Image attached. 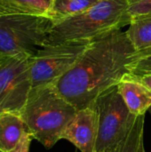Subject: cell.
<instances>
[{"instance_id": "obj_18", "label": "cell", "mask_w": 151, "mask_h": 152, "mask_svg": "<svg viewBox=\"0 0 151 152\" xmlns=\"http://www.w3.org/2000/svg\"><path fill=\"white\" fill-rule=\"evenodd\" d=\"M2 59H3V57H2V56H1V55H0V61H1V60H2Z\"/></svg>"}, {"instance_id": "obj_12", "label": "cell", "mask_w": 151, "mask_h": 152, "mask_svg": "<svg viewBox=\"0 0 151 152\" xmlns=\"http://www.w3.org/2000/svg\"><path fill=\"white\" fill-rule=\"evenodd\" d=\"M99 1L100 0H53L47 17L55 24L88 10Z\"/></svg>"}, {"instance_id": "obj_2", "label": "cell", "mask_w": 151, "mask_h": 152, "mask_svg": "<svg viewBox=\"0 0 151 152\" xmlns=\"http://www.w3.org/2000/svg\"><path fill=\"white\" fill-rule=\"evenodd\" d=\"M99 116L95 152H144L145 115L133 113L113 86L93 103Z\"/></svg>"}, {"instance_id": "obj_17", "label": "cell", "mask_w": 151, "mask_h": 152, "mask_svg": "<svg viewBox=\"0 0 151 152\" xmlns=\"http://www.w3.org/2000/svg\"><path fill=\"white\" fill-rule=\"evenodd\" d=\"M149 111H150V115H151V106H150V108L149 109Z\"/></svg>"}, {"instance_id": "obj_7", "label": "cell", "mask_w": 151, "mask_h": 152, "mask_svg": "<svg viewBox=\"0 0 151 152\" xmlns=\"http://www.w3.org/2000/svg\"><path fill=\"white\" fill-rule=\"evenodd\" d=\"M31 58L20 53L0 61V112L23 109L32 89Z\"/></svg>"}, {"instance_id": "obj_14", "label": "cell", "mask_w": 151, "mask_h": 152, "mask_svg": "<svg viewBox=\"0 0 151 152\" xmlns=\"http://www.w3.org/2000/svg\"><path fill=\"white\" fill-rule=\"evenodd\" d=\"M131 74L142 76L151 74V46L142 50H136L131 61L127 64Z\"/></svg>"}, {"instance_id": "obj_1", "label": "cell", "mask_w": 151, "mask_h": 152, "mask_svg": "<svg viewBox=\"0 0 151 152\" xmlns=\"http://www.w3.org/2000/svg\"><path fill=\"white\" fill-rule=\"evenodd\" d=\"M135 51L125 31L109 32L92 40L77 62L53 86L77 110L89 107L130 73L127 64Z\"/></svg>"}, {"instance_id": "obj_16", "label": "cell", "mask_w": 151, "mask_h": 152, "mask_svg": "<svg viewBox=\"0 0 151 152\" xmlns=\"http://www.w3.org/2000/svg\"><path fill=\"white\" fill-rule=\"evenodd\" d=\"M133 76H135L136 78L140 82H142L144 86H146L151 91V74H145V75H142V76L133 75Z\"/></svg>"}, {"instance_id": "obj_13", "label": "cell", "mask_w": 151, "mask_h": 152, "mask_svg": "<svg viewBox=\"0 0 151 152\" xmlns=\"http://www.w3.org/2000/svg\"><path fill=\"white\" fill-rule=\"evenodd\" d=\"M136 50L151 46V15L133 18L125 31Z\"/></svg>"}, {"instance_id": "obj_4", "label": "cell", "mask_w": 151, "mask_h": 152, "mask_svg": "<svg viewBox=\"0 0 151 152\" xmlns=\"http://www.w3.org/2000/svg\"><path fill=\"white\" fill-rule=\"evenodd\" d=\"M132 20L127 0H100L88 10L53 24L45 44L93 40L130 25Z\"/></svg>"}, {"instance_id": "obj_15", "label": "cell", "mask_w": 151, "mask_h": 152, "mask_svg": "<svg viewBox=\"0 0 151 152\" xmlns=\"http://www.w3.org/2000/svg\"><path fill=\"white\" fill-rule=\"evenodd\" d=\"M128 12L131 17L151 15V0H127Z\"/></svg>"}, {"instance_id": "obj_3", "label": "cell", "mask_w": 151, "mask_h": 152, "mask_svg": "<svg viewBox=\"0 0 151 152\" xmlns=\"http://www.w3.org/2000/svg\"><path fill=\"white\" fill-rule=\"evenodd\" d=\"M77 110L64 99L53 84L32 87L20 112L34 139L46 149L60 140Z\"/></svg>"}, {"instance_id": "obj_6", "label": "cell", "mask_w": 151, "mask_h": 152, "mask_svg": "<svg viewBox=\"0 0 151 152\" xmlns=\"http://www.w3.org/2000/svg\"><path fill=\"white\" fill-rule=\"evenodd\" d=\"M91 42L77 40L44 45L31 58L32 87L55 83L77 62Z\"/></svg>"}, {"instance_id": "obj_10", "label": "cell", "mask_w": 151, "mask_h": 152, "mask_svg": "<svg viewBox=\"0 0 151 152\" xmlns=\"http://www.w3.org/2000/svg\"><path fill=\"white\" fill-rule=\"evenodd\" d=\"M117 86L129 110L134 114L145 115L151 106L150 90L131 73L125 74Z\"/></svg>"}, {"instance_id": "obj_9", "label": "cell", "mask_w": 151, "mask_h": 152, "mask_svg": "<svg viewBox=\"0 0 151 152\" xmlns=\"http://www.w3.org/2000/svg\"><path fill=\"white\" fill-rule=\"evenodd\" d=\"M33 136L18 112H0V152H28Z\"/></svg>"}, {"instance_id": "obj_8", "label": "cell", "mask_w": 151, "mask_h": 152, "mask_svg": "<svg viewBox=\"0 0 151 152\" xmlns=\"http://www.w3.org/2000/svg\"><path fill=\"white\" fill-rule=\"evenodd\" d=\"M99 116L93 105L78 110L67 126L61 139L70 142L82 152H95Z\"/></svg>"}, {"instance_id": "obj_11", "label": "cell", "mask_w": 151, "mask_h": 152, "mask_svg": "<svg viewBox=\"0 0 151 152\" xmlns=\"http://www.w3.org/2000/svg\"><path fill=\"white\" fill-rule=\"evenodd\" d=\"M53 0H0V15L31 14L48 16Z\"/></svg>"}, {"instance_id": "obj_5", "label": "cell", "mask_w": 151, "mask_h": 152, "mask_svg": "<svg viewBox=\"0 0 151 152\" xmlns=\"http://www.w3.org/2000/svg\"><path fill=\"white\" fill-rule=\"evenodd\" d=\"M53 26L52 20L45 16L0 15V55L34 56L45 44Z\"/></svg>"}]
</instances>
